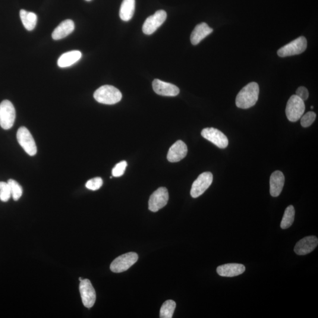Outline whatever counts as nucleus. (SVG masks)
Instances as JSON below:
<instances>
[{
  "mask_svg": "<svg viewBox=\"0 0 318 318\" xmlns=\"http://www.w3.org/2000/svg\"><path fill=\"white\" fill-rule=\"evenodd\" d=\"M188 154V147L184 141L178 140L170 148L167 159L170 162L175 163L184 159Z\"/></svg>",
  "mask_w": 318,
  "mask_h": 318,
  "instance_id": "14",
  "label": "nucleus"
},
{
  "mask_svg": "<svg viewBox=\"0 0 318 318\" xmlns=\"http://www.w3.org/2000/svg\"><path fill=\"white\" fill-rule=\"evenodd\" d=\"M167 14L165 11L159 10L148 17L143 24V32L146 35H151L165 23Z\"/></svg>",
  "mask_w": 318,
  "mask_h": 318,
  "instance_id": "9",
  "label": "nucleus"
},
{
  "mask_svg": "<svg viewBox=\"0 0 318 318\" xmlns=\"http://www.w3.org/2000/svg\"><path fill=\"white\" fill-rule=\"evenodd\" d=\"M152 86L155 92L160 96L174 97L180 92V90L175 85L159 79L154 80Z\"/></svg>",
  "mask_w": 318,
  "mask_h": 318,
  "instance_id": "13",
  "label": "nucleus"
},
{
  "mask_svg": "<svg viewBox=\"0 0 318 318\" xmlns=\"http://www.w3.org/2000/svg\"><path fill=\"white\" fill-rule=\"evenodd\" d=\"M259 94V85L252 82L239 91L236 98V105L240 109H250L256 105Z\"/></svg>",
  "mask_w": 318,
  "mask_h": 318,
  "instance_id": "1",
  "label": "nucleus"
},
{
  "mask_svg": "<svg viewBox=\"0 0 318 318\" xmlns=\"http://www.w3.org/2000/svg\"><path fill=\"white\" fill-rule=\"evenodd\" d=\"M86 1H91V0H86Z\"/></svg>",
  "mask_w": 318,
  "mask_h": 318,
  "instance_id": "32",
  "label": "nucleus"
},
{
  "mask_svg": "<svg viewBox=\"0 0 318 318\" xmlns=\"http://www.w3.org/2000/svg\"><path fill=\"white\" fill-rule=\"evenodd\" d=\"M74 22L71 20H66L62 22L52 33L53 39L59 40L64 39L70 34L74 30Z\"/></svg>",
  "mask_w": 318,
  "mask_h": 318,
  "instance_id": "19",
  "label": "nucleus"
},
{
  "mask_svg": "<svg viewBox=\"0 0 318 318\" xmlns=\"http://www.w3.org/2000/svg\"><path fill=\"white\" fill-rule=\"evenodd\" d=\"M82 54L78 50L68 52L63 54L58 60V64L60 67L65 68L70 67L75 63L80 61Z\"/></svg>",
  "mask_w": 318,
  "mask_h": 318,
  "instance_id": "20",
  "label": "nucleus"
},
{
  "mask_svg": "<svg viewBox=\"0 0 318 318\" xmlns=\"http://www.w3.org/2000/svg\"><path fill=\"white\" fill-rule=\"evenodd\" d=\"M201 134L203 137L220 149H225L228 146L229 141L227 137L218 129L213 127L205 128L201 131Z\"/></svg>",
  "mask_w": 318,
  "mask_h": 318,
  "instance_id": "11",
  "label": "nucleus"
},
{
  "mask_svg": "<svg viewBox=\"0 0 318 318\" xmlns=\"http://www.w3.org/2000/svg\"><path fill=\"white\" fill-rule=\"evenodd\" d=\"M317 115L314 112H309L302 116L301 120V124L302 127H308L313 125L316 121Z\"/></svg>",
  "mask_w": 318,
  "mask_h": 318,
  "instance_id": "27",
  "label": "nucleus"
},
{
  "mask_svg": "<svg viewBox=\"0 0 318 318\" xmlns=\"http://www.w3.org/2000/svg\"><path fill=\"white\" fill-rule=\"evenodd\" d=\"M285 176L281 171L274 172L270 178V193L273 197H278L283 190Z\"/></svg>",
  "mask_w": 318,
  "mask_h": 318,
  "instance_id": "17",
  "label": "nucleus"
},
{
  "mask_svg": "<svg viewBox=\"0 0 318 318\" xmlns=\"http://www.w3.org/2000/svg\"><path fill=\"white\" fill-rule=\"evenodd\" d=\"M305 110L304 101L297 95H292L286 105V117L290 122H297L303 116Z\"/></svg>",
  "mask_w": 318,
  "mask_h": 318,
  "instance_id": "3",
  "label": "nucleus"
},
{
  "mask_svg": "<svg viewBox=\"0 0 318 318\" xmlns=\"http://www.w3.org/2000/svg\"><path fill=\"white\" fill-rule=\"evenodd\" d=\"M127 166V162L125 161V160L118 163L112 170L113 176H114V177L116 178H118L124 175Z\"/></svg>",
  "mask_w": 318,
  "mask_h": 318,
  "instance_id": "28",
  "label": "nucleus"
},
{
  "mask_svg": "<svg viewBox=\"0 0 318 318\" xmlns=\"http://www.w3.org/2000/svg\"><path fill=\"white\" fill-rule=\"evenodd\" d=\"M20 15L22 23L28 31H32L36 27L37 22V16L33 12H28L21 9Z\"/></svg>",
  "mask_w": 318,
  "mask_h": 318,
  "instance_id": "22",
  "label": "nucleus"
},
{
  "mask_svg": "<svg viewBox=\"0 0 318 318\" xmlns=\"http://www.w3.org/2000/svg\"><path fill=\"white\" fill-rule=\"evenodd\" d=\"M82 302L85 307L90 308L93 307L96 300V291L89 279H83L79 286Z\"/></svg>",
  "mask_w": 318,
  "mask_h": 318,
  "instance_id": "12",
  "label": "nucleus"
},
{
  "mask_svg": "<svg viewBox=\"0 0 318 318\" xmlns=\"http://www.w3.org/2000/svg\"><path fill=\"white\" fill-rule=\"evenodd\" d=\"M176 303L172 300L164 302L160 309V317L161 318H172L176 308Z\"/></svg>",
  "mask_w": 318,
  "mask_h": 318,
  "instance_id": "24",
  "label": "nucleus"
},
{
  "mask_svg": "<svg viewBox=\"0 0 318 318\" xmlns=\"http://www.w3.org/2000/svg\"><path fill=\"white\" fill-rule=\"evenodd\" d=\"M103 184V182L102 178H95L87 181L86 187L89 190L97 191L102 187Z\"/></svg>",
  "mask_w": 318,
  "mask_h": 318,
  "instance_id": "29",
  "label": "nucleus"
},
{
  "mask_svg": "<svg viewBox=\"0 0 318 318\" xmlns=\"http://www.w3.org/2000/svg\"><path fill=\"white\" fill-rule=\"evenodd\" d=\"M18 142L28 155H36L37 146L34 138L26 127H21L17 133Z\"/></svg>",
  "mask_w": 318,
  "mask_h": 318,
  "instance_id": "7",
  "label": "nucleus"
},
{
  "mask_svg": "<svg viewBox=\"0 0 318 318\" xmlns=\"http://www.w3.org/2000/svg\"><path fill=\"white\" fill-rule=\"evenodd\" d=\"M169 201V192L166 188H159L151 195L149 201V209L156 212L165 207Z\"/></svg>",
  "mask_w": 318,
  "mask_h": 318,
  "instance_id": "10",
  "label": "nucleus"
},
{
  "mask_svg": "<svg viewBox=\"0 0 318 318\" xmlns=\"http://www.w3.org/2000/svg\"><path fill=\"white\" fill-rule=\"evenodd\" d=\"M296 95L303 101L307 100L309 97V91L306 87L301 86L296 91Z\"/></svg>",
  "mask_w": 318,
  "mask_h": 318,
  "instance_id": "30",
  "label": "nucleus"
},
{
  "mask_svg": "<svg viewBox=\"0 0 318 318\" xmlns=\"http://www.w3.org/2000/svg\"><path fill=\"white\" fill-rule=\"evenodd\" d=\"M136 2L135 0H124L120 9V17L123 21H128L133 17Z\"/></svg>",
  "mask_w": 318,
  "mask_h": 318,
  "instance_id": "21",
  "label": "nucleus"
},
{
  "mask_svg": "<svg viewBox=\"0 0 318 318\" xmlns=\"http://www.w3.org/2000/svg\"><path fill=\"white\" fill-rule=\"evenodd\" d=\"M94 98L97 102L105 105H115L122 99V94L117 88L105 85L99 88L94 93Z\"/></svg>",
  "mask_w": 318,
  "mask_h": 318,
  "instance_id": "2",
  "label": "nucleus"
},
{
  "mask_svg": "<svg viewBox=\"0 0 318 318\" xmlns=\"http://www.w3.org/2000/svg\"><path fill=\"white\" fill-rule=\"evenodd\" d=\"M318 238L315 236H310L302 239L296 244L294 251L298 255H305L312 253L317 247Z\"/></svg>",
  "mask_w": 318,
  "mask_h": 318,
  "instance_id": "15",
  "label": "nucleus"
},
{
  "mask_svg": "<svg viewBox=\"0 0 318 318\" xmlns=\"http://www.w3.org/2000/svg\"><path fill=\"white\" fill-rule=\"evenodd\" d=\"M307 48L306 38L301 36L292 41L278 50V55L281 58L300 55Z\"/></svg>",
  "mask_w": 318,
  "mask_h": 318,
  "instance_id": "5",
  "label": "nucleus"
},
{
  "mask_svg": "<svg viewBox=\"0 0 318 318\" xmlns=\"http://www.w3.org/2000/svg\"><path fill=\"white\" fill-rule=\"evenodd\" d=\"M212 173L210 172L201 173L191 186V197L197 198L201 196L212 185Z\"/></svg>",
  "mask_w": 318,
  "mask_h": 318,
  "instance_id": "8",
  "label": "nucleus"
},
{
  "mask_svg": "<svg viewBox=\"0 0 318 318\" xmlns=\"http://www.w3.org/2000/svg\"><path fill=\"white\" fill-rule=\"evenodd\" d=\"M244 264L239 263H228L217 267L218 275L223 277H234L241 275L245 271Z\"/></svg>",
  "mask_w": 318,
  "mask_h": 318,
  "instance_id": "16",
  "label": "nucleus"
},
{
  "mask_svg": "<svg viewBox=\"0 0 318 318\" xmlns=\"http://www.w3.org/2000/svg\"><path fill=\"white\" fill-rule=\"evenodd\" d=\"M7 183L10 188L12 198L15 201H17L23 194V189L18 183L13 179H9Z\"/></svg>",
  "mask_w": 318,
  "mask_h": 318,
  "instance_id": "25",
  "label": "nucleus"
},
{
  "mask_svg": "<svg viewBox=\"0 0 318 318\" xmlns=\"http://www.w3.org/2000/svg\"><path fill=\"white\" fill-rule=\"evenodd\" d=\"M295 215V210L294 207L292 205L289 206L286 209L284 215H283L281 223V228L283 229L290 228L294 222Z\"/></svg>",
  "mask_w": 318,
  "mask_h": 318,
  "instance_id": "23",
  "label": "nucleus"
},
{
  "mask_svg": "<svg viewBox=\"0 0 318 318\" xmlns=\"http://www.w3.org/2000/svg\"><path fill=\"white\" fill-rule=\"evenodd\" d=\"M11 196L10 188H9L8 183L0 182V200L6 202Z\"/></svg>",
  "mask_w": 318,
  "mask_h": 318,
  "instance_id": "26",
  "label": "nucleus"
},
{
  "mask_svg": "<svg viewBox=\"0 0 318 318\" xmlns=\"http://www.w3.org/2000/svg\"><path fill=\"white\" fill-rule=\"evenodd\" d=\"M138 258V254L134 253L122 254L113 261L110 264V269L115 273L127 271L137 262Z\"/></svg>",
  "mask_w": 318,
  "mask_h": 318,
  "instance_id": "6",
  "label": "nucleus"
},
{
  "mask_svg": "<svg viewBox=\"0 0 318 318\" xmlns=\"http://www.w3.org/2000/svg\"><path fill=\"white\" fill-rule=\"evenodd\" d=\"M15 119V110L9 100H4L0 104V126L8 130L13 127Z\"/></svg>",
  "mask_w": 318,
  "mask_h": 318,
  "instance_id": "4",
  "label": "nucleus"
},
{
  "mask_svg": "<svg viewBox=\"0 0 318 318\" xmlns=\"http://www.w3.org/2000/svg\"><path fill=\"white\" fill-rule=\"evenodd\" d=\"M79 280H80V281H82V280H83V279H81V278H79Z\"/></svg>",
  "mask_w": 318,
  "mask_h": 318,
  "instance_id": "31",
  "label": "nucleus"
},
{
  "mask_svg": "<svg viewBox=\"0 0 318 318\" xmlns=\"http://www.w3.org/2000/svg\"><path fill=\"white\" fill-rule=\"evenodd\" d=\"M213 31L212 28H210L205 23L197 25L191 34V41L192 45H198L204 38L212 33Z\"/></svg>",
  "mask_w": 318,
  "mask_h": 318,
  "instance_id": "18",
  "label": "nucleus"
}]
</instances>
